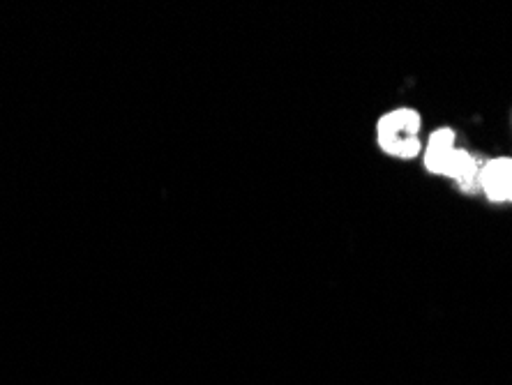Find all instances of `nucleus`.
I'll use <instances>...</instances> for the list:
<instances>
[{"label": "nucleus", "mask_w": 512, "mask_h": 385, "mask_svg": "<svg viewBox=\"0 0 512 385\" xmlns=\"http://www.w3.org/2000/svg\"><path fill=\"white\" fill-rule=\"evenodd\" d=\"M420 127H423V116L416 109L388 111L376 125V141L386 155L399 157V160H413L423 150Z\"/></svg>", "instance_id": "nucleus-1"}, {"label": "nucleus", "mask_w": 512, "mask_h": 385, "mask_svg": "<svg viewBox=\"0 0 512 385\" xmlns=\"http://www.w3.org/2000/svg\"><path fill=\"white\" fill-rule=\"evenodd\" d=\"M480 192L492 203H512V160L496 157L480 169Z\"/></svg>", "instance_id": "nucleus-2"}, {"label": "nucleus", "mask_w": 512, "mask_h": 385, "mask_svg": "<svg viewBox=\"0 0 512 385\" xmlns=\"http://www.w3.org/2000/svg\"><path fill=\"white\" fill-rule=\"evenodd\" d=\"M480 169H483V162H480L476 155H471L469 150L464 148H457L443 176L455 180L462 192L476 194L480 192Z\"/></svg>", "instance_id": "nucleus-3"}, {"label": "nucleus", "mask_w": 512, "mask_h": 385, "mask_svg": "<svg viewBox=\"0 0 512 385\" xmlns=\"http://www.w3.org/2000/svg\"><path fill=\"white\" fill-rule=\"evenodd\" d=\"M455 150H457L455 132L450 130V127H441V130L429 134V141H427L425 153H423L427 171L436 173V176H443L448 169L450 160H453Z\"/></svg>", "instance_id": "nucleus-4"}]
</instances>
